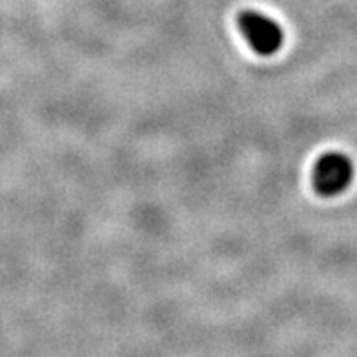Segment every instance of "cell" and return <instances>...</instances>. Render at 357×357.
<instances>
[{"instance_id":"cell-1","label":"cell","mask_w":357,"mask_h":357,"mask_svg":"<svg viewBox=\"0 0 357 357\" xmlns=\"http://www.w3.org/2000/svg\"><path fill=\"white\" fill-rule=\"evenodd\" d=\"M241 33L245 35L250 47L259 55H273L282 46V28L275 20L259 11H243L239 15Z\"/></svg>"},{"instance_id":"cell-2","label":"cell","mask_w":357,"mask_h":357,"mask_svg":"<svg viewBox=\"0 0 357 357\" xmlns=\"http://www.w3.org/2000/svg\"><path fill=\"white\" fill-rule=\"evenodd\" d=\"M354 178L352 160L343 153H326L314 168V188L319 195L334 197L343 193Z\"/></svg>"}]
</instances>
